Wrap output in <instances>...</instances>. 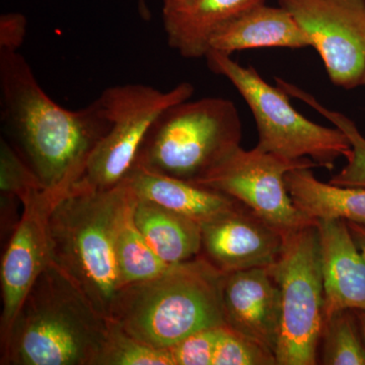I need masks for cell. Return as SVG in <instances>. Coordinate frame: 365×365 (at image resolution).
Masks as SVG:
<instances>
[{"label": "cell", "mask_w": 365, "mask_h": 365, "mask_svg": "<svg viewBox=\"0 0 365 365\" xmlns=\"http://www.w3.org/2000/svg\"><path fill=\"white\" fill-rule=\"evenodd\" d=\"M309 36L333 85L362 86L365 69V0H279Z\"/></svg>", "instance_id": "30bf717a"}, {"label": "cell", "mask_w": 365, "mask_h": 365, "mask_svg": "<svg viewBox=\"0 0 365 365\" xmlns=\"http://www.w3.org/2000/svg\"><path fill=\"white\" fill-rule=\"evenodd\" d=\"M269 270L280 292L277 364H318L324 279L316 223L285 235L279 257Z\"/></svg>", "instance_id": "52a82bcc"}, {"label": "cell", "mask_w": 365, "mask_h": 365, "mask_svg": "<svg viewBox=\"0 0 365 365\" xmlns=\"http://www.w3.org/2000/svg\"><path fill=\"white\" fill-rule=\"evenodd\" d=\"M96 365H175V362L170 348L144 344L109 319L107 337Z\"/></svg>", "instance_id": "603a6c76"}, {"label": "cell", "mask_w": 365, "mask_h": 365, "mask_svg": "<svg viewBox=\"0 0 365 365\" xmlns=\"http://www.w3.org/2000/svg\"><path fill=\"white\" fill-rule=\"evenodd\" d=\"M316 167L309 158L288 160L258 146L246 150L239 145L194 182L230 196L287 235L316 222L292 202L285 174L297 168Z\"/></svg>", "instance_id": "9c48e42d"}, {"label": "cell", "mask_w": 365, "mask_h": 365, "mask_svg": "<svg viewBox=\"0 0 365 365\" xmlns=\"http://www.w3.org/2000/svg\"><path fill=\"white\" fill-rule=\"evenodd\" d=\"M109 318L50 262L1 341L4 365H96Z\"/></svg>", "instance_id": "7a4b0ae2"}, {"label": "cell", "mask_w": 365, "mask_h": 365, "mask_svg": "<svg viewBox=\"0 0 365 365\" xmlns=\"http://www.w3.org/2000/svg\"><path fill=\"white\" fill-rule=\"evenodd\" d=\"M1 122L11 145L46 189L71 191L111 122L100 98L66 109L41 88L19 51L0 50Z\"/></svg>", "instance_id": "6da1fadb"}, {"label": "cell", "mask_w": 365, "mask_h": 365, "mask_svg": "<svg viewBox=\"0 0 365 365\" xmlns=\"http://www.w3.org/2000/svg\"><path fill=\"white\" fill-rule=\"evenodd\" d=\"M319 345V364L365 365V343L354 309L337 312L324 319Z\"/></svg>", "instance_id": "44dd1931"}, {"label": "cell", "mask_w": 365, "mask_h": 365, "mask_svg": "<svg viewBox=\"0 0 365 365\" xmlns=\"http://www.w3.org/2000/svg\"><path fill=\"white\" fill-rule=\"evenodd\" d=\"M347 223L355 240L365 246V225L351 222H347Z\"/></svg>", "instance_id": "f1b7e54d"}, {"label": "cell", "mask_w": 365, "mask_h": 365, "mask_svg": "<svg viewBox=\"0 0 365 365\" xmlns=\"http://www.w3.org/2000/svg\"><path fill=\"white\" fill-rule=\"evenodd\" d=\"M222 327L204 329L170 347L175 365H212Z\"/></svg>", "instance_id": "484cf974"}, {"label": "cell", "mask_w": 365, "mask_h": 365, "mask_svg": "<svg viewBox=\"0 0 365 365\" xmlns=\"http://www.w3.org/2000/svg\"><path fill=\"white\" fill-rule=\"evenodd\" d=\"M324 279V319L365 309V246L343 220H316Z\"/></svg>", "instance_id": "5bb4252c"}, {"label": "cell", "mask_w": 365, "mask_h": 365, "mask_svg": "<svg viewBox=\"0 0 365 365\" xmlns=\"http://www.w3.org/2000/svg\"><path fill=\"white\" fill-rule=\"evenodd\" d=\"M196 0H163V14L178 13L188 9Z\"/></svg>", "instance_id": "83f0119b"}, {"label": "cell", "mask_w": 365, "mask_h": 365, "mask_svg": "<svg viewBox=\"0 0 365 365\" xmlns=\"http://www.w3.org/2000/svg\"><path fill=\"white\" fill-rule=\"evenodd\" d=\"M355 314H356L357 319H359L360 330H361L362 337H364L365 343V309L355 311Z\"/></svg>", "instance_id": "4dcf8cb0"}, {"label": "cell", "mask_w": 365, "mask_h": 365, "mask_svg": "<svg viewBox=\"0 0 365 365\" xmlns=\"http://www.w3.org/2000/svg\"><path fill=\"white\" fill-rule=\"evenodd\" d=\"M225 275L199 255L120 289L109 319L144 344L173 347L192 334L225 325Z\"/></svg>", "instance_id": "3957f363"}, {"label": "cell", "mask_w": 365, "mask_h": 365, "mask_svg": "<svg viewBox=\"0 0 365 365\" xmlns=\"http://www.w3.org/2000/svg\"><path fill=\"white\" fill-rule=\"evenodd\" d=\"M131 198L124 182L106 190L73 186L55 204L48 222L52 263L107 318L120 290L116 241Z\"/></svg>", "instance_id": "277c9868"}, {"label": "cell", "mask_w": 365, "mask_h": 365, "mask_svg": "<svg viewBox=\"0 0 365 365\" xmlns=\"http://www.w3.org/2000/svg\"><path fill=\"white\" fill-rule=\"evenodd\" d=\"M138 9L139 14H140V16L143 18V20H150L151 14L150 9H148V4H146V0H138Z\"/></svg>", "instance_id": "f546056e"}, {"label": "cell", "mask_w": 365, "mask_h": 365, "mask_svg": "<svg viewBox=\"0 0 365 365\" xmlns=\"http://www.w3.org/2000/svg\"><path fill=\"white\" fill-rule=\"evenodd\" d=\"M312 47V41L284 7H252L213 36L209 51L232 55L254 48Z\"/></svg>", "instance_id": "2e32d148"}, {"label": "cell", "mask_w": 365, "mask_h": 365, "mask_svg": "<svg viewBox=\"0 0 365 365\" xmlns=\"http://www.w3.org/2000/svg\"><path fill=\"white\" fill-rule=\"evenodd\" d=\"M138 199L204 223L240 205L235 199L195 182L158 174L134 165L123 181Z\"/></svg>", "instance_id": "9a60e30c"}, {"label": "cell", "mask_w": 365, "mask_h": 365, "mask_svg": "<svg viewBox=\"0 0 365 365\" xmlns=\"http://www.w3.org/2000/svg\"><path fill=\"white\" fill-rule=\"evenodd\" d=\"M68 192L41 190L23 203V215L16 223L2 257V313L0 341L6 339L24 300L38 277L49 265L48 222L55 204Z\"/></svg>", "instance_id": "8fae6325"}, {"label": "cell", "mask_w": 365, "mask_h": 365, "mask_svg": "<svg viewBox=\"0 0 365 365\" xmlns=\"http://www.w3.org/2000/svg\"><path fill=\"white\" fill-rule=\"evenodd\" d=\"M265 0H196L178 13L165 14L168 44L188 59L205 57L216 33Z\"/></svg>", "instance_id": "e0dca14e"}, {"label": "cell", "mask_w": 365, "mask_h": 365, "mask_svg": "<svg viewBox=\"0 0 365 365\" xmlns=\"http://www.w3.org/2000/svg\"><path fill=\"white\" fill-rule=\"evenodd\" d=\"M292 97L299 98L309 107L318 111L322 116L332 122L334 126L339 128L349 139L351 151L347 155L345 167L337 175L331 178L330 182L338 186L359 187L365 188V137L360 133L356 124L342 113L331 111L319 104L313 96L292 86L290 90Z\"/></svg>", "instance_id": "7402d4cb"}, {"label": "cell", "mask_w": 365, "mask_h": 365, "mask_svg": "<svg viewBox=\"0 0 365 365\" xmlns=\"http://www.w3.org/2000/svg\"><path fill=\"white\" fill-rule=\"evenodd\" d=\"M46 189L30 165L11 143H0V192L1 196L14 197L21 203Z\"/></svg>", "instance_id": "cb8c5ba5"}, {"label": "cell", "mask_w": 365, "mask_h": 365, "mask_svg": "<svg viewBox=\"0 0 365 365\" xmlns=\"http://www.w3.org/2000/svg\"><path fill=\"white\" fill-rule=\"evenodd\" d=\"M209 68L225 76L248 104L256 122L260 150L288 160L309 158L319 167L332 170L336 160L351 151L349 139L337 127L309 121L292 107L279 86L274 88L252 66H242L230 55L207 52Z\"/></svg>", "instance_id": "8992f818"}, {"label": "cell", "mask_w": 365, "mask_h": 365, "mask_svg": "<svg viewBox=\"0 0 365 365\" xmlns=\"http://www.w3.org/2000/svg\"><path fill=\"white\" fill-rule=\"evenodd\" d=\"M26 19L23 14L9 13L0 18V50L18 51L25 41Z\"/></svg>", "instance_id": "4316f807"}, {"label": "cell", "mask_w": 365, "mask_h": 365, "mask_svg": "<svg viewBox=\"0 0 365 365\" xmlns=\"http://www.w3.org/2000/svg\"><path fill=\"white\" fill-rule=\"evenodd\" d=\"M194 86L181 83L163 91L141 83L115 86L101 93L109 131L91 151L85 172L74 187L86 190L113 188L123 181L138 155L144 139L158 117L170 106L190 100Z\"/></svg>", "instance_id": "ba28073f"}, {"label": "cell", "mask_w": 365, "mask_h": 365, "mask_svg": "<svg viewBox=\"0 0 365 365\" xmlns=\"http://www.w3.org/2000/svg\"><path fill=\"white\" fill-rule=\"evenodd\" d=\"M201 254L225 274L272 266L285 235L246 206L201 223Z\"/></svg>", "instance_id": "7c38bea8"}, {"label": "cell", "mask_w": 365, "mask_h": 365, "mask_svg": "<svg viewBox=\"0 0 365 365\" xmlns=\"http://www.w3.org/2000/svg\"><path fill=\"white\" fill-rule=\"evenodd\" d=\"M276 364L275 354L267 348L227 325L222 327L212 365Z\"/></svg>", "instance_id": "d4e9b609"}, {"label": "cell", "mask_w": 365, "mask_h": 365, "mask_svg": "<svg viewBox=\"0 0 365 365\" xmlns=\"http://www.w3.org/2000/svg\"><path fill=\"white\" fill-rule=\"evenodd\" d=\"M242 134L241 118L232 101H184L158 117L134 165L194 182L241 145Z\"/></svg>", "instance_id": "5b68a950"}, {"label": "cell", "mask_w": 365, "mask_h": 365, "mask_svg": "<svg viewBox=\"0 0 365 365\" xmlns=\"http://www.w3.org/2000/svg\"><path fill=\"white\" fill-rule=\"evenodd\" d=\"M134 203L135 196L132 193L117 235L116 262L120 289L153 279L170 267L153 251L137 227L133 218Z\"/></svg>", "instance_id": "ffe728a7"}, {"label": "cell", "mask_w": 365, "mask_h": 365, "mask_svg": "<svg viewBox=\"0 0 365 365\" xmlns=\"http://www.w3.org/2000/svg\"><path fill=\"white\" fill-rule=\"evenodd\" d=\"M362 86L365 88V69H364V79H362Z\"/></svg>", "instance_id": "1f68e13d"}, {"label": "cell", "mask_w": 365, "mask_h": 365, "mask_svg": "<svg viewBox=\"0 0 365 365\" xmlns=\"http://www.w3.org/2000/svg\"><path fill=\"white\" fill-rule=\"evenodd\" d=\"M222 304L225 325L256 341L276 356L280 334V292L269 268L227 274Z\"/></svg>", "instance_id": "4fadbf2b"}, {"label": "cell", "mask_w": 365, "mask_h": 365, "mask_svg": "<svg viewBox=\"0 0 365 365\" xmlns=\"http://www.w3.org/2000/svg\"><path fill=\"white\" fill-rule=\"evenodd\" d=\"M292 202L314 220H343L365 225V188L319 181L311 168H297L285 174Z\"/></svg>", "instance_id": "ac0fdd59"}, {"label": "cell", "mask_w": 365, "mask_h": 365, "mask_svg": "<svg viewBox=\"0 0 365 365\" xmlns=\"http://www.w3.org/2000/svg\"><path fill=\"white\" fill-rule=\"evenodd\" d=\"M133 218L151 248L168 265L201 254V225L195 220L136 197Z\"/></svg>", "instance_id": "d6986e66"}]
</instances>
